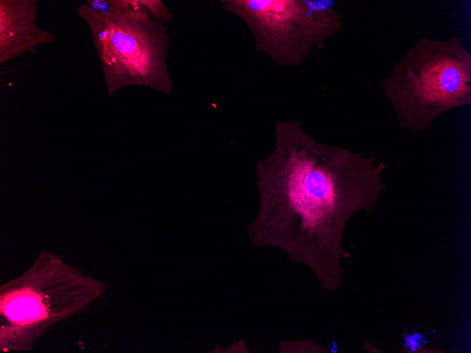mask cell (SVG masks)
<instances>
[{
    "label": "cell",
    "mask_w": 471,
    "mask_h": 353,
    "mask_svg": "<svg viewBox=\"0 0 471 353\" xmlns=\"http://www.w3.org/2000/svg\"><path fill=\"white\" fill-rule=\"evenodd\" d=\"M276 147L258 163L259 182L279 197L308 234L327 241L352 208L367 207L386 189L383 161L319 142L298 121L275 128Z\"/></svg>",
    "instance_id": "obj_1"
},
{
    "label": "cell",
    "mask_w": 471,
    "mask_h": 353,
    "mask_svg": "<svg viewBox=\"0 0 471 353\" xmlns=\"http://www.w3.org/2000/svg\"><path fill=\"white\" fill-rule=\"evenodd\" d=\"M400 127L422 132L446 112L471 104V57L458 37L420 39L382 82Z\"/></svg>",
    "instance_id": "obj_2"
},
{
    "label": "cell",
    "mask_w": 471,
    "mask_h": 353,
    "mask_svg": "<svg viewBox=\"0 0 471 353\" xmlns=\"http://www.w3.org/2000/svg\"><path fill=\"white\" fill-rule=\"evenodd\" d=\"M221 7L247 26L255 48L276 65L297 67L317 45L343 27L341 16L325 1L221 0Z\"/></svg>",
    "instance_id": "obj_3"
},
{
    "label": "cell",
    "mask_w": 471,
    "mask_h": 353,
    "mask_svg": "<svg viewBox=\"0 0 471 353\" xmlns=\"http://www.w3.org/2000/svg\"><path fill=\"white\" fill-rule=\"evenodd\" d=\"M119 2L99 34L110 67L111 90L144 84L164 93L173 89L167 54L171 44L165 24L152 20L137 1Z\"/></svg>",
    "instance_id": "obj_4"
}]
</instances>
